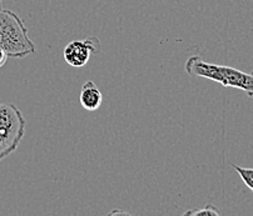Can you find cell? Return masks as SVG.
Segmentation results:
<instances>
[{
    "instance_id": "3",
    "label": "cell",
    "mask_w": 253,
    "mask_h": 216,
    "mask_svg": "<svg viewBox=\"0 0 253 216\" xmlns=\"http://www.w3.org/2000/svg\"><path fill=\"white\" fill-rule=\"evenodd\" d=\"M27 121L19 108L0 103V161L13 154L25 135Z\"/></svg>"
},
{
    "instance_id": "7",
    "label": "cell",
    "mask_w": 253,
    "mask_h": 216,
    "mask_svg": "<svg viewBox=\"0 0 253 216\" xmlns=\"http://www.w3.org/2000/svg\"><path fill=\"white\" fill-rule=\"evenodd\" d=\"M184 215H194V216H200V215H213V216H218L221 215V211L218 209L213 206L212 204H208L205 208L201 209V210H189L184 213Z\"/></svg>"
},
{
    "instance_id": "6",
    "label": "cell",
    "mask_w": 253,
    "mask_h": 216,
    "mask_svg": "<svg viewBox=\"0 0 253 216\" xmlns=\"http://www.w3.org/2000/svg\"><path fill=\"white\" fill-rule=\"evenodd\" d=\"M232 166H233L234 170L237 171L242 181L246 184V186L253 192V169L242 168V166H238L236 164H232Z\"/></svg>"
},
{
    "instance_id": "2",
    "label": "cell",
    "mask_w": 253,
    "mask_h": 216,
    "mask_svg": "<svg viewBox=\"0 0 253 216\" xmlns=\"http://www.w3.org/2000/svg\"><path fill=\"white\" fill-rule=\"evenodd\" d=\"M0 49L8 58H25L37 51L28 36V29L20 16L11 10H0Z\"/></svg>"
},
{
    "instance_id": "4",
    "label": "cell",
    "mask_w": 253,
    "mask_h": 216,
    "mask_svg": "<svg viewBox=\"0 0 253 216\" xmlns=\"http://www.w3.org/2000/svg\"><path fill=\"white\" fill-rule=\"evenodd\" d=\"M90 44V40H73L64 48V60L73 68H82L89 62L90 54L95 53L97 49Z\"/></svg>"
},
{
    "instance_id": "5",
    "label": "cell",
    "mask_w": 253,
    "mask_h": 216,
    "mask_svg": "<svg viewBox=\"0 0 253 216\" xmlns=\"http://www.w3.org/2000/svg\"><path fill=\"white\" fill-rule=\"evenodd\" d=\"M82 107L88 111H95L100 108L103 103V94L93 81H86L82 88L81 96H79Z\"/></svg>"
},
{
    "instance_id": "1",
    "label": "cell",
    "mask_w": 253,
    "mask_h": 216,
    "mask_svg": "<svg viewBox=\"0 0 253 216\" xmlns=\"http://www.w3.org/2000/svg\"><path fill=\"white\" fill-rule=\"evenodd\" d=\"M184 70L191 76H200L215 81L224 88H234L245 91L253 98V72H246L227 65H217L203 60L200 55H192L186 60Z\"/></svg>"
},
{
    "instance_id": "8",
    "label": "cell",
    "mask_w": 253,
    "mask_h": 216,
    "mask_svg": "<svg viewBox=\"0 0 253 216\" xmlns=\"http://www.w3.org/2000/svg\"><path fill=\"white\" fill-rule=\"evenodd\" d=\"M6 59H8V55H6V54L4 53V51L1 50V49H0V68L3 67L4 64H5Z\"/></svg>"
}]
</instances>
